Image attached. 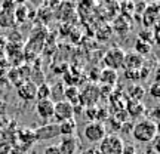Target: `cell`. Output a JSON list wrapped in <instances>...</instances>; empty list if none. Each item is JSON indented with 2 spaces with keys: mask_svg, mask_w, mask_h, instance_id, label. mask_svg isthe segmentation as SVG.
Returning <instances> with one entry per match:
<instances>
[{
  "mask_svg": "<svg viewBox=\"0 0 160 154\" xmlns=\"http://www.w3.org/2000/svg\"><path fill=\"white\" fill-rule=\"evenodd\" d=\"M43 154H61V153H59L58 145H55V144H51V145L45 147V150H43Z\"/></svg>",
  "mask_w": 160,
  "mask_h": 154,
  "instance_id": "obj_29",
  "label": "cell"
},
{
  "mask_svg": "<svg viewBox=\"0 0 160 154\" xmlns=\"http://www.w3.org/2000/svg\"><path fill=\"white\" fill-rule=\"evenodd\" d=\"M6 110H8V104H6V101L0 99V117H3V116L6 114Z\"/></svg>",
  "mask_w": 160,
  "mask_h": 154,
  "instance_id": "obj_32",
  "label": "cell"
},
{
  "mask_svg": "<svg viewBox=\"0 0 160 154\" xmlns=\"http://www.w3.org/2000/svg\"><path fill=\"white\" fill-rule=\"evenodd\" d=\"M150 93H151V97L153 98H159L160 95V83L159 82H154V83H151V86H150Z\"/></svg>",
  "mask_w": 160,
  "mask_h": 154,
  "instance_id": "obj_27",
  "label": "cell"
},
{
  "mask_svg": "<svg viewBox=\"0 0 160 154\" xmlns=\"http://www.w3.org/2000/svg\"><path fill=\"white\" fill-rule=\"evenodd\" d=\"M5 76H6V70L5 68H0V80L3 79Z\"/></svg>",
  "mask_w": 160,
  "mask_h": 154,
  "instance_id": "obj_33",
  "label": "cell"
},
{
  "mask_svg": "<svg viewBox=\"0 0 160 154\" xmlns=\"http://www.w3.org/2000/svg\"><path fill=\"white\" fill-rule=\"evenodd\" d=\"M145 65V59L141 55H138L135 52L125 53V61H123V68L129 71H139Z\"/></svg>",
  "mask_w": 160,
  "mask_h": 154,
  "instance_id": "obj_11",
  "label": "cell"
},
{
  "mask_svg": "<svg viewBox=\"0 0 160 154\" xmlns=\"http://www.w3.org/2000/svg\"><path fill=\"white\" fill-rule=\"evenodd\" d=\"M123 139L119 135H105L101 142L98 144V153L99 154H122L123 150Z\"/></svg>",
  "mask_w": 160,
  "mask_h": 154,
  "instance_id": "obj_4",
  "label": "cell"
},
{
  "mask_svg": "<svg viewBox=\"0 0 160 154\" xmlns=\"http://www.w3.org/2000/svg\"><path fill=\"white\" fill-rule=\"evenodd\" d=\"M13 17H15V22L22 24L25 21H28L30 18V9L27 5H17L15 11H13Z\"/></svg>",
  "mask_w": 160,
  "mask_h": 154,
  "instance_id": "obj_19",
  "label": "cell"
},
{
  "mask_svg": "<svg viewBox=\"0 0 160 154\" xmlns=\"http://www.w3.org/2000/svg\"><path fill=\"white\" fill-rule=\"evenodd\" d=\"M159 13H160V5L156 3H150L147 5L145 11L141 15V22L147 30L153 28L156 24H159Z\"/></svg>",
  "mask_w": 160,
  "mask_h": 154,
  "instance_id": "obj_8",
  "label": "cell"
},
{
  "mask_svg": "<svg viewBox=\"0 0 160 154\" xmlns=\"http://www.w3.org/2000/svg\"><path fill=\"white\" fill-rule=\"evenodd\" d=\"M107 135V127L101 122H89L83 129V137L88 142L99 144Z\"/></svg>",
  "mask_w": 160,
  "mask_h": 154,
  "instance_id": "obj_2",
  "label": "cell"
},
{
  "mask_svg": "<svg viewBox=\"0 0 160 154\" xmlns=\"http://www.w3.org/2000/svg\"><path fill=\"white\" fill-rule=\"evenodd\" d=\"M64 87H65V85H64L62 82H59V83H57V85L51 86V101L53 104L55 102H59V101H64L62 97H64Z\"/></svg>",
  "mask_w": 160,
  "mask_h": 154,
  "instance_id": "obj_21",
  "label": "cell"
},
{
  "mask_svg": "<svg viewBox=\"0 0 160 154\" xmlns=\"http://www.w3.org/2000/svg\"><path fill=\"white\" fill-rule=\"evenodd\" d=\"M37 86L31 80H24L17 86V97L24 102H31L36 99Z\"/></svg>",
  "mask_w": 160,
  "mask_h": 154,
  "instance_id": "obj_9",
  "label": "cell"
},
{
  "mask_svg": "<svg viewBox=\"0 0 160 154\" xmlns=\"http://www.w3.org/2000/svg\"><path fill=\"white\" fill-rule=\"evenodd\" d=\"M58 148L61 154H77L79 150V139L76 137H61L58 144Z\"/></svg>",
  "mask_w": 160,
  "mask_h": 154,
  "instance_id": "obj_12",
  "label": "cell"
},
{
  "mask_svg": "<svg viewBox=\"0 0 160 154\" xmlns=\"http://www.w3.org/2000/svg\"><path fill=\"white\" fill-rule=\"evenodd\" d=\"M101 98V92H99V86L92 83V85H86L79 93V105H83L85 108L89 107H95Z\"/></svg>",
  "mask_w": 160,
  "mask_h": 154,
  "instance_id": "obj_3",
  "label": "cell"
},
{
  "mask_svg": "<svg viewBox=\"0 0 160 154\" xmlns=\"http://www.w3.org/2000/svg\"><path fill=\"white\" fill-rule=\"evenodd\" d=\"M15 25L13 11H0V28H12Z\"/></svg>",
  "mask_w": 160,
  "mask_h": 154,
  "instance_id": "obj_20",
  "label": "cell"
},
{
  "mask_svg": "<svg viewBox=\"0 0 160 154\" xmlns=\"http://www.w3.org/2000/svg\"><path fill=\"white\" fill-rule=\"evenodd\" d=\"M36 99L37 101H45V99H51V86L48 83H42L37 86L36 91Z\"/></svg>",
  "mask_w": 160,
  "mask_h": 154,
  "instance_id": "obj_22",
  "label": "cell"
},
{
  "mask_svg": "<svg viewBox=\"0 0 160 154\" xmlns=\"http://www.w3.org/2000/svg\"><path fill=\"white\" fill-rule=\"evenodd\" d=\"M157 123L151 119H142L133 123V127H132V137L137 142L141 144H150L153 142L156 138H157Z\"/></svg>",
  "mask_w": 160,
  "mask_h": 154,
  "instance_id": "obj_1",
  "label": "cell"
},
{
  "mask_svg": "<svg viewBox=\"0 0 160 154\" xmlns=\"http://www.w3.org/2000/svg\"><path fill=\"white\" fill-rule=\"evenodd\" d=\"M8 80L11 82L12 85H15V86H18L21 82H24L22 77H21V73H19V70H18V67L17 68H13V67H12V68L8 71Z\"/></svg>",
  "mask_w": 160,
  "mask_h": 154,
  "instance_id": "obj_24",
  "label": "cell"
},
{
  "mask_svg": "<svg viewBox=\"0 0 160 154\" xmlns=\"http://www.w3.org/2000/svg\"><path fill=\"white\" fill-rule=\"evenodd\" d=\"M151 47L153 46L148 45V43H144V42H141V40H137L135 42V53H138V55H141V57H145L147 53H150L151 52Z\"/></svg>",
  "mask_w": 160,
  "mask_h": 154,
  "instance_id": "obj_23",
  "label": "cell"
},
{
  "mask_svg": "<svg viewBox=\"0 0 160 154\" xmlns=\"http://www.w3.org/2000/svg\"><path fill=\"white\" fill-rule=\"evenodd\" d=\"M99 82H101V85L113 87L116 85V82H117V71L110 70V68H104L99 73Z\"/></svg>",
  "mask_w": 160,
  "mask_h": 154,
  "instance_id": "obj_14",
  "label": "cell"
},
{
  "mask_svg": "<svg viewBox=\"0 0 160 154\" xmlns=\"http://www.w3.org/2000/svg\"><path fill=\"white\" fill-rule=\"evenodd\" d=\"M97 111H98V107H89V108H86V116L89 117L91 122H97Z\"/></svg>",
  "mask_w": 160,
  "mask_h": 154,
  "instance_id": "obj_28",
  "label": "cell"
},
{
  "mask_svg": "<svg viewBox=\"0 0 160 154\" xmlns=\"http://www.w3.org/2000/svg\"><path fill=\"white\" fill-rule=\"evenodd\" d=\"M74 119V107L68 104L67 101H59V102L53 104V123H62L65 120H71Z\"/></svg>",
  "mask_w": 160,
  "mask_h": 154,
  "instance_id": "obj_6",
  "label": "cell"
},
{
  "mask_svg": "<svg viewBox=\"0 0 160 154\" xmlns=\"http://www.w3.org/2000/svg\"><path fill=\"white\" fill-rule=\"evenodd\" d=\"M58 137H61V135H59V127H58L57 123H46V125L34 129L36 142L51 141V139H55Z\"/></svg>",
  "mask_w": 160,
  "mask_h": 154,
  "instance_id": "obj_7",
  "label": "cell"
},
{
  "mask_svg": "<svg viewBox=\"0 0 160 154\" xmlns=\"http://www.w3.org/2000/svg\"><path fill=\"white\" fill-rule=\"evenodd\" d=\"M125 53L126 52L119 47V46H114L111 47L108 51L105 52V55L102 58V62L105 65V68H110V70H117L123 68V61H125Z\"/></svg>",
  "mask_w": 160,
  "mask_h": 154,
  "instance_id": "obj_5",
  "label": "cell"
},
{
  "mask_svg": "<svg viewBox=\"0 0 160 154\" xmlns=\"http://www.w3.org/2000/svg\"><path fill=\"white\" fill-rule=\"evenodd\" d=\"M79 87L77 86H65L64 87V101L71 104L73 107L79 104Z\"/></svg>",
  "mask_w": 160,
  "mask_h": 154,
  "instance_id": "obj_18",
  "label": "cell"
},
{
  "mask_svg": "<svg viewBox=\"0 0 160 154\" xmlns=\"http://www.w3.org/2000/svg\"><path fill=\"white\" fill-rule=\"evenodd\" d=\"M138 40H141L144 43H148V45H154L156 40H154V36L151 33V30H142V31H139V34H138Z\"/></svg>",
  "mask_w": 160,
  "mask_h": 154,
  "instance_id": "obj_25",
  "label": "cell"
},
{
  "mask_svg": "<svg viewBox=\"0 0 160 154\" xmlns=\"http://www.w3.org/2000/svg\"><path fill=\"white\" fill-rule=\"evenodd\" d=\"M36 114L42 122L46 123H51L52 117H53V102L51 99H45V101H37L36 102Z\"/></svg>",
  "mask_w": 160,
  "mask_h": 154,
  "instance_id": "obj_10",
  "label": "cell"
},
{
  "mask_svg": "<svg viewBox=\"0 0 160 154\" xmlns=\"http://www.w3.org/2000/svg\"><path fill=\"white\" fill-rule=\"evenodd\" d=\"M132 127H133V123H131V122H126V123H122V125H120V131L123 132V133H131Z\"/></svg>",
  "mask_w": 160,
  "mask_h": 154,
  "instance_id": "obj_31",
  "label": "cell"
},
{
  "mask_svg": "<svg viewBox=\"0 0 160 154\" xmlns=\"http://www.w3.org/2000/svg\"><path fill=\"white\" fill-rule=\"evenodd\" d=\"M122 154H137V148H135V145H132V144H126V145H123Z\"/></svg>",
  "mask_w": 160,
  "mask_h": 154,
  "instance_id": "obj_30",
  "label": "cell"
},
{
  "mask_svg": "<svg viewBox=\"0 0 160 154\" xmlns=\"http://www.w3.org/2000/svg\"><path fill=\"white\" fill-rule=\"evenodd\" d=\"M126 113H128V116H131V117H141V116H144V113H145V107H144L142 102H135V101H128V104H126Z\"/></svg>",
  "mask_w": 160,
  "mask_h": 154,
  "instance_id": "obj_17",
  "label": "cell"
},
{
  "mask_svg": "<svg viewBox=\"0 0 160 154\" xmlns=\"http://www.w3.org/2000/svg\"><path fill=\"white\" fill-rule=\"evenodd\" d=\"M111 31H114L120 37H125L131 31V19L123 17V15L116 17L114 21H113V25H111Z\"/></svg>",
  "mask_w": 160,
  "mask_h": 154,
  "instance_id": "obj_13",
  "label": "cell"
},
{
  "mask_svg": "<svg viewBox=\"0 0 160 154\" xmlns=\"http://www.w3.org/2000/svg\"><path fill=\"white\" fill-rule=\"evenodd\" d=\"M125 79L135 83V82L139 80V71H129V70H125Z\"/></svg>",
  "mask_w": 160,
  "mask_h": 154,
  "instance_id": "obj_26",
  "label": "cell"
},
{
  "mask_svg": "<svg viewBox=\"0 0 160 154\" xmlns=\"http://www.w3.org/2000/svg\"><path fill=\"white\" fill-rule=\"evenodd\" d=\"M144 95H145V89L141 85L133 83L128 87V101H135V102H141L142 101Z\"/></svg>",
  "mask_w": 160,
  "mask_h": 154,
  "instance_id": "obj_16",
  "label": "cell"
},
{
  "mask_svg": "<svg viewBox=\"0 0 160 154\" xmlns=\"http://www.w3.org/2000/svg\"><path fill=\"white\" fill-rule=\"evenodd\" d=\"M58 127H59V135L61 137H74L76 131H77V122L74 119L65 120L62 123H59Z\"/></svg>",
  "mask_w": 160,
  "mask_h": 154,
  "instance_id": "obj_15",
  "label": "cell"
}]
</instances>
